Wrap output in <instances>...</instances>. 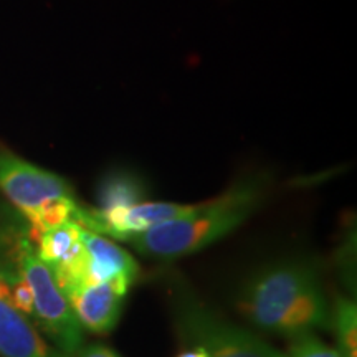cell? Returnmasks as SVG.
Wrapping results in <instances>:
<instances>
[{
  "instance_id": "obj_1",
  "label": "cell",
  "mask_w": 357,
  "mask_h": 357,
  "mask_svg": "<svg viewBox=\"0 0 357 357\" xmlns=\"http://www.w3.org/2000/svg\"><path fill=\"white\" fill-rule=\"evenodd\" d=\"M271 176L245 172L215 199L192 204L185 215L131 236L134 250L146 257L177 258L197 253L225 238L261 208L271 192Z\"/></svg>"
},
{
  "instance_id": "obj_2",
  "label": "cell",
  "mask_w": 357,
  "mask_h": 357,
  "mask_svg": "<svg viewBox=\"0 0 357 357\" xmlns=\"http://www.w3.org/2000/svg\"><path fill=\"white\" fill-rule=\"evenodd\" d=\"M238 310L261 331L293 339L331 326V305L318 271L301 260L257 273L245 284Z\"/></svg>"
},
{
  "instance_id": "obj_3",
  "label": "cell",
  "mask_w": 357,
  "mask_h": 357,
  "mask_svg": "<svg viewBox=\"0 0 357 357\" xmlns=\"http://www.w3.org/2000/svg\"><path fill=\"white\" fill-rule=\"evenodd\" d=\"M0 268L22 276L32 289V318L50 339L52 346L65 357L77 356L83 347V328L52 270L40 260L26 222L25 227L6 223L0 230Z\"/></svg>"
},
{
  "instance_id": "obj_4",
  "label": "cell",
  "mask_w": 357,
  "mask_h": 357,
  "mask_svg": "<svg viewBox=\"0 0 357 357\" xmlns=\"http://www.w3.org/2000/svg\"><path fill=\"white\" fill-rule=\"evenodd\" d=\"M172 318L181 341L204 349L207 357H283L257 334L220 318L187 289L174 291Z\"/></svg>"
},
{
  "instance_id": "obj_5",
  "label": "cell",
  "mask_w": 357,
  "mask_h": 357,
  "mask_svg": "<svg viewBox=\"0 0 357 357\" xmlns=\"http://www.w3.org/2000/svg\"><path fill=\"white\" fill-rule=\"evenodd\" d=\"M0 192L25 220L53 200L75 197L65 177L0 147Z\"/></svg>"
},
{
  "instance_id": "obj_6",
  "label": "cell",
  "mask_w": 357,
  "mask_h": 357,
  "mask_svg": "<svg viewBox=\"0 0 357 357\" xmlns=\"http://www.w3.org/2000/svg\"><path fill=\"white\" fill-rule=\"evenodd\" d=\"M190 208L192 205L158 202V200H151V202L141 200V202L128 205V207H114L108 211L84 207L78 204L71 215V220L98 235L128 242L134 235L185 215Z\"/></svg>"
},
{
  "instance_id": "obj_7",
  "label": "cell",
  "mask_w": 357,
  "mask_h": 357,
  "mask_svg": "<svg viewBox=\"0 0 357 357\" xmlns=\"http://www.w3.org/2000/svg\"><path fill=\"white\" fill-rule=\"evenodd\" d=\"M131 284V280L116 276L71 291L66 294V300L83 329L93 334H109L121 318L123 300Z\"/></svg>"
},
{
  "instance_id": "obj_8",
  "label": "cell",
  "mask_w": 357,
  "mask_h": 357,
  "mask_svg": "<svg viewBox=\"0 0 357 357\" xmlns=\"http://www.w3.org/2000/svg\"><path fill=\"white\" fill-rule=\"evenodd\" d=\"M0 357H65L45 341L29 316L13 306L0 278Z\"/></svg>"
},
{
  "instance_id": "obj_9",
  "label": "cell",
  "mask_w": 357,
  "mask_h": 357,
  "mask_svg": "<svg viewBox=\"0 0 357 357\" xmlns=\"http://www.w3.org/2000/svg\"><path fill=\"white\" fill-rule=\"evenodd\" d=\"M82 242L88 252V271L83 288L116 276H124L132 283L136 281L139 266L126 250L114 243V240L82 227Z\"/></svg>"
},
{
  "instance_id": "obj_10",
  "label": "cell",
  "mask_w": 357,
  "mask_h": 357,
  "mask_svg": "<svg viewBox=\"0 0 357 357\" xmlns=\"http://www.w3.org/2000/svg\"><path fill=\"white\" fill-rule=\"evenodd\" d=\"M144 200L139 178L128 172H113L102 178L98 192V207L108 211L114 207H128Z\"/></svg>"
},
{
  "instance_id": "obj_11",
  "label": "cell",
  "mask_w": 357,
  "mask_h": 357,
  "mask_svg": "<svg viewBox=\"0 0 357 357\" xmlns=\"http://www.w3.org/2000/svg\"><path fill=\"white\" fill-rule=\"evenodd\" d=\"M336 333L339 352L344 357H357V306L346 296H339L331 306V326Z\"/></svg>"
},
{
  "instance_id": "obj_12",
  "label": "cell",
  "mask_w": 357,
  "mask_h": 357,
  "mask_svg": "<svg viewBox=\"0 0 357 357\" xmlns=\"http://www.w3.org/2000/svg\"><path fill=\"white\" fill-rule=\"evenodd\" d=\"M283 357H344L334 347L326 346L312 334L294 337L293 344L283 352Z\"/></svg>"
},
{
  "instance_id": "obj_13",
  "label": "cell",
  "mask_w": 357,
  "mask_h": 357,
  "mask_svg": "<svg viewBox=\"0 0 357 357\" xmlns=\"http://www.w3.org/2000/svg\"><path fill=\"white\" fill-rule=\"evenodd\" d=\"M75 357H119V354L105 344H89L83 346Z\"/></svg>"
},
{
  "instance_id": "obj_14",
  "label": "cell",
  "mask_w": 357,
  "mask_h": 357,
  "mask_svg": "<svg viewBox=\"0 0 357 357\" xmlns=\"http://www.w3.org/2000/svg\"><path fill=\"white\" fill-rule=\"evenodd\" d=\"M176 357H207V354H205V351L200 349V347L189 346V347H187V349H184L182 352H178Z\"/></svg>"
}]
</instances>
